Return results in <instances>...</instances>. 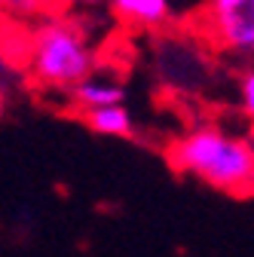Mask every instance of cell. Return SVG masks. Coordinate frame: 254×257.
<instances>
[{
    "label": "cell",
    "mask_w": 254,
    "mask_h": 257,
    "mask_svg": "<svg viewBox=\"0 0 254 257\" xmlns=\"http://www.w3.org/2000/svg\"><path fill=\"white\" fill-rule=\"evenodd\" d=\"M7 104H10V98H7V95H4V92H0V116H4V110H7Z\"/></svg>",
    "instance_id": "11"
},
{
    "label": "cell",
    "mask_w": 254,
    "mask_h": 257,
    "mask_svg": "<svg viewBox=\"0 0 254 257\" xmlns=\"http://www.w3.org/2000/svg\"><path fill=\"white\" fill-rule=\"evenodd\" d=\"M22 80H25V74L19 68V58H13L4 49V43H0V92H4L7 98H13V92L22 86Z\"/></svg>",
    "instance_id": "8"
},
{
    "label": "cell",
    "mask_w": 254,
    "mask_h": 257,
    "mask_svg": "<svg viewBox=\"0 0 254 257\" xmlns=\"http://www.w3.org/2000/svg\"><path fill=\"white\" fill-rule=\"evenodd\" d=\"M166 156L175 172L196 178L227 196H254V141L245 135L199 122L172 138Z\"/></svg>",
    "instance_id": "1"
},
{
    "label": "cell",
    "mask_w": 254,
    "mask_h": 257,
    "mask_svg": "<svg viewBox=\"0 0 254 257\" xmlns=\"http://www.w3.org/2000/svg\"><path fill=\"white\" fill-rule=\"evenodd\" d=\"M43 13V0H0V16L13 22H34Z\"/></svg>",
    "instance_id": "7"
},
{
    "label": "cell",
    "mask_w": 254,
    "mask_h": 257,
    "mask_svg": "<svg viewBox=\"0 0 254 257\" xmlns=\"http://www.w3.org/2000/svg\"><path fill=\"white\" fill-rule=\"evenodd\" d=\"M80 116H83V122L92 128L95 135H104V138H132L135 135V116L122 101L83 110Z\"/></svg>",
    "instance_id": "6"
},
{
    "label": "cell",
    "mask_w": 254,
    "mask_h": 257,
    "mask_svg": "<svg viewBox=\"0 0 254 257\" xmlns=\"http://www.w3.org/2000/svg\"><path fill=\"white\" fill-rule=\"evenodd\" d=\"M119 25L135 31H160L172 19V0H110Z\"/></svg>",
    "instance_id": "5"
},
{
    "label": "cell",
    "mask_w": 254,
    "mask_h": 257,
    "mask_svg": "<svg viewBox=\"0 0 254 257\" xmlns=\"http://www.w3.org/2000/svg\"><path fill=\"white\" fill-rule=\"evenodd\" d=\"M25 40V77L52 92H71L98 64L89 28L68 13H43Z\"/></svg>",
    "instance_id": "2"
},
{
    "label": "cell",
    "mask_w": 254,
    "mask_h": 257,
    "mask_svg": "<svg viewBox=\"0 0 254 257\" xmlns=\"http://www.w3.org/2000/svg\"><path fill=\"white\" fill-rule=\"evenodd\" d=\"M236 101H239L242 116H245L248 122H254V64L239 74V83H236Z\"/></svg>",
    "instance_id": "9"
},
{
    "label": "cell",
    "mask_w": 254,
    "mask_h": 257,
    "mask_svg": "<svg viewBox=\"0 0 254 257\" xmlns=\"http://www.w3.org/2000/svg\"><path fill=\"white\" fill-rule=\"evenodd\" d=\"M205 46L236 58H254V0H205L196 13Z\"/></svg>",
    "instance_id": "3"
},
{
    "label": "cell",
    "mask_w": 254,
    "mask_h": 257,
    "mask_svg": "<svg viewBox=\"0 0 254 257\" xmlns=\"http://www.w3.org/2000/svg\"><path fill=\"white\" fill-rule=\"evenodd\" d=\"M68 95H71V104L83 113V110H92V107H104V104H119V101H125V86H122L113 74L92 71V74L83 77Z\"/></svg>",
    "instance_id": "4"
},
{
    "label": "cell",
    "mask_w": 254,
    "mask_h": 257,
    "mask_svg": "<svg viewBox=\"0 0 254 257\" xmlns=\"http://www.w3.org/2000/svg\"><path fill=\"white\" fill-rule=\"evenodd\" d=\"M77 4H83V0H43V10L46 13H68Z\"/></svg>",
    "instance_id": "10"
}]
</instances>
